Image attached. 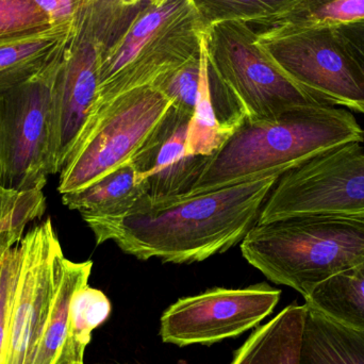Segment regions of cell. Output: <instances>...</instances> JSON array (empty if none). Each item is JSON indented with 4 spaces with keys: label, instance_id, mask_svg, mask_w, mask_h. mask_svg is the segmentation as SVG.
<instances>
[{
    "label": "cell",
    "instance_id": "7c38bea8",
    "mask_svg": "<svg viewBox=\"0 0 364 364\" xmlns=\"http://www.w3.org/2000/svg\"><path fill=\"white\" fill-rule=\"evenodd\" d=\"M102 53L97 45L74 36L64 53L53 85L49 122L51 175L63 170L93 117Z\"/></svg>",
    "mask_w": 364,
    "mask_h": 364
},
{
    "label": "cell",
    "instance_id": "5bb4252c",
    "mask_svg": "<svg viewBox=\"0 0 364 364\" xmlns=\"http://www.w3.org/2000/svg\"><path fill=\"white\" fill-rule=\"evenodd\" d=\"M92 267V261L62 258L50 314L33 364H85V350L73 341L70 308L75 293L89 284Z\"/></svg>",
    "mask_w": 364,
    "mask_h": 364
},
{
    "label": "cell",
    "instance_id": "f546056e",
    "mask_svg": "<svg viewBox=\"0 0 364 364\" xmlns=\"http://www.w3.org/2000/svg\"><path fill=\"white\" fill-rule=\"evenodd\" d=\"M149 4H154V6H160V4H164V2H166V0H149Z\"/></svg>",
    "mask_w": 364,
    "mask_h": 364
},
{
    "label": "cell",
    "instance_id": "ffe728a7",
    "mask_svg": "<svg viewBox=\"0 0 364 364\" xmlns=\"http://www.w3.org/2000/svg\"><path fill=\"white\" fill-rule=\"evenodd\" d=\"M149 4V0H79L75 38L89 41L104 53L122 38Z\"/></svg>",
    "mask_w": 364,
    "mask_h": 364
},
{
    "label": "cell",
    "instance_id": "277c9868",
    "mask_svg": "<svg viewBox=\"0 0 364 364\" xmlns=\"http://www.w3.org/2000/svg\"><path fill=\"white\" fill-rule=\"evenodd\" d=\"M203 31L192 0L149 4L122 38L100 55L97 104L91 122L115 98L153 85L198 55Z\"/></svg>",
    "mask_w": 364,
    "mask_h": 364
},
{
    "label": "cell",
    "instance_id": "ac0fdd59",
    "mask_svg": "<svg viewBox=\"0 0 364 364\" xmlns=\"http://www.w3.org/2000/svg\"><path fill=\"white\" fill-rule=\"evenodd\" d=\"M301 364H364V333L308 308Z\"/></svg>",
    "mask_w": 364,
    "mask_h": 364
},
{
    "label": "cell",
    "instance_id": "8992f818",
    "mask_svg": "<svg viewBox=\"0 0 364 364\" xmlns=\"http://www.w3.org/2000/svg\"><path fill=\"white\" fill-rule=\"evenodd\" d=\"M208 59L247 121L276 119L308 107L329 106L294 82L261 46L248 23L231 21L203 31Z\"/></svg>",
    "mask_w": 364,
    "mask_h": 364
},
{
    "label": "cell",
    "instance_id": "4316f807",
    "mask_svg": "<svg viewBox=\"0 0 364 364\" xmlns=\"http://www.w3.org/2000/svg\"><path fill=\"white\" fill-rule=\"evenodd\" d=\"M21 267V250L18 243L0 260V363L10 328Z\"/></svg>",
    "mask_w": 364,
    "mask_h": 364
},
{
    "label": "cell",
    "instance_id": "9c48e42d",
    "mask_svg": "<svg viewBox=\"0 0 364 364\" xmlns=\"http://www.w3.org/2000/svg\"><path fill=\"white\" fill-rule=\"evenodd\" d=\"M261 46L308 93L329 106L364 114V85L333 27L263 29Z\"/></svg>",
    "mask_w": 364,
    "mask_h": 364
},
{
    "label": "cell",
    "instance_id": "5b68a950",
    "mask_svg": "<svg viewBox=\"0 0 364 364\" xmlns=\"http://www.w3.org/2000/svg\"><path fill=\"white\" fill-rule=\"evenodd\" d=\"M172 106V100L153 85L132 90L107 105L60 172V194L78 192L134 164L155 143Z\"/></svg>",
    "mask_w": 364,
    "mask_h": 364
},
{
    "label": "cell",
    "instance_id": "d4e9b609",
    "mask_svg": "<svg viewBox=\"0 0 364 364\" xmlns=\"http://www.w3.org/2000/svg\"><path fill=\"white\" fill-rule=\"evenodd\" d=\"M51 27L50 19L34 0H0V44L34 36Z\"/></svg>",
    "mask_w": 364,
    "mask_h": 364
},
{
    "label": "cell",
    "instance_id": "f1b7e54d",
    "mask_svg": "<svg viewBox=\"0 0 364 364\" xmlns=\"http://www.w3.org/2000/svg\"><path fill=\"white\" fill-rule=\"evenodd\" d=\"M53 26L75 21L79 0H34Z\"/></svg>",
    "mask_w": 364,
    "mask_h": 364
},
{
    "label": "cell",
    "instance_id": "9a60e30c",
    "mask_svg": "<svg viewBox=\"0 0 364 364\" xmlns=\"http://www.w3.org/2000/svg\"><path fill=\"white\" fill-rule=\"evenodd\" d=\"M75 36V21L0 44V93L17 87L59 59Z\"/></svg>",
    "mask_w": 364,
    "mask_h": 364
},
{
    "label": "cell",
    "instance_id": "603a6c76",
    "mask_svg": "<svg viewBox=\"0 0 364 364\" xmlns=\"http://www.w3.org/2000/svg\"><path fill=\"white\" fill-rule=\"evenodd\" d=\"M46 210L43 191L12 190L0 184V260L23 237L28 224Z\"/></svg>",
    "mask_w": 364,
    "mask_h": 364
},
{
    "label": "cell",
    "instance_id": "7402d4cb",
    "mask_svg": "<svg viewBox=\"0 0 364 364\" xmlns=\"http://www.w3.org/2000/svg\"><path fill=\"white\" fill-rule=\"evenodd\" d=\"M230 134V132L225 130L218 122L215 109L212 102L209 64H208L207 51L203 44V36L198 98H197L194 113L188 123L186 153L190 156L210 157L224 144Z\"/></svg>",
    "mask_w": 364,
    "mask_h": 364
},
{
    "label": "cell",
    "instance_id": "83f0119b",
    "mask_svg": "<svg viewBox=\"0 0 364 364\" xmlns=\"http://www.w3.org/2000/svg\"><path fill=\"white\" fill-rule=\"evenodd\" d=\"M333 30L364 85V19L336 26Z\"/></svg>",
    "mask_w": 364,
    "mask_h": 364
},
{
    "label": "cell",
    "instance_id": "8fae6325",
    "mask_svg": "<svg viewBox=\"0 0 364 364\" xmlns=\"http://www.w3.org/2000/svg\"><path fill=\"white\" fill-rule=\"evenodd\" d=\"M19 246L21 274L0 364H33L64 257L50 218L28 231Z\"/></svg>",
    "mask_w": 364,
    "mask_h": 364
},
{
    "label": "cell",
    "instance_id": "30bf717a",
    "mask_svg": "<svg viewBox=\"0 0 364 364\" xmlns=\"http://www.w3.org/2000/svg\"><path fill=\"white\" fill-rule=\"evenodd\" d=\"M282 291L269 284L243 289L213 288L183 297L171 305L160 320L164 343L186 348L212 346L258 326L273 312Z\"/></svg>",
    "mask_w": 364,
    "mask_h": 364
},
{
    "label": "cell",
    "instance_id": "4fadbf2b",
    "mask_svg": "<svg viewBox=\"0 0 364 364\" xmlns=\"http://www.w3.org/2000/svg\"><path fill=\"white\" fill-rule=\"evenodd\" d=\"M190 121L172 106L157 140L134 164L149 203L186 196L203 171L208 157L186 153Z\"/></svg>",
    "mask_w": 364,
    "mask_h": 364
},
{
    "label": "cell",
    "instance_id": "2e32d148",
    "mask_svg": "<svg viewBox=\"0 0 364 364\" xmlns=\"http://www.w3.org/2000/svg\"><path fill=\"white\" fill-rule=\"evenodd\" d=\"M308 308L292 304L258 327L230 364H301Z\"/></svg>",
    "mask_w": 364,
    "mask_h": 364
},
{
    "label": "cell",
    "instance_id": "ba28073f",
    "mask_svg": "<svg viewBox=\"0 0 364 364\" xmlns=\"http://www.w3.org/2000/svg\"><path fill=\"white\" fill-rule=\"evenodd\" d=\"M64 53L33 78L0 93V184L6 188L43 191L51 175L49 122Z\"/></svg>",
    "mask_w": 364,
    "mask_h": 364
},
{
    "label": "cell",
    "instance_id": "d6986e66",
    "mask_svg": "<svg viewBox=\"0 0 364 364\" xmlns=\"http://www.w3.org/2000/svg\"><path fill=\"white\" fill-rule=\"evenodd\" d=\"M305 305L353 331L364 333V261L321 282Z\"/></svg>",
    "mask_w": 364,
    "mask_h": 364
},
{
    "label": "cell",
    "instance_id": "e0dca14e",
    "mask_svg": "<svg viewBox=\"0 0 364 364\" xmlns=\"http://www.w3.org/2000/svg\"><path fill=\"white\" fill-rule=\"evenodd\" d=\"M145 197L140 172L134 164L117 168L78 192L62 195V203L87 218H114L132 211Z\"/></svg>",
    "mask_w": 364,
    "mask_h": 364
},
{
    "label": "cell",
    "instance_id": "cb8c5ba5",
    "mask_svg": "<svg viewBox=\"0 0 364 364\" xmlns=\"http://www.w3.org/2000/svg\"><path fill=\"white\" fill-rule=\"evenodd\" d=\"M295 0H192L203 26L239 21L261 23L284 12Z\"/></svg>",
    "mask_w": 364,
    "mask_h": 364
},
{
    "label": "cell",
    "instance_id": "3957f363",
    "mask_svg": "<svg viewBox=\"0 0 364 364\" xmlns=\"http://www.w3.org/2000/svg\"><path fill=\"white\" fill-rule=\"evenodd\" d=\"M244 259L267 279L307 297L321 282L364 261V218L291 216L255 224Z\"/></svg>",
    "mask_w": 364,
    "mask_h": 364
},
{
    "label": "cell",
    "instance_id": "44dd1931",
    "mask_svg": "<svg viewBox=\"0 0 364 364\" xmlns=\"http://www.w3.org/2000/svg\"><path fill=\"white\" fill-rule=\"evenodd\" d=\"M360 19H364V0H295L284 12L259 25L263 29L299 30Z\"/></svg>",
    "mask_w": 364,
    "mask_h": 364
},
{
    "label": "cell",
    "instance_id": "7a4b0ae2",
    "mask_svg": "<svg viewBox=\"0 0 364 364\" xmlns=\"http://www.w3.org/2000/svg\"><path fill=\"white\" fill-rule=\"evenodd\" d=\"M350 142H364L356 117L335 106L308 107L282 117L245 121L208 157L186 196L279 175ZM182 197V196H181Z\"/></svg>",
    "mask_w": 364,
    "mask_h": 364
},
{
    "label": "cell",
    "instance_id": "52a82bcc",
    "mask_svg": "<svg viewBox=\"0 0 364 364\" xmlns=\"http://www.w3.org/2000/svg\"><path fill=\"white\" fill-rule=\"evenodd\" d=\"M364 218V149L350 142L282 174L256 224L299 215Z\"/></svg>",
    "mask_w": 364,
    "mask_h": 364
},
{
    "label": "cell",
    "instance_id": "484cf974",
    "mask_svg": "<svg viewBox=\"0 0 364 364\" xmlns=\"http://www.w3.org/2000/svg\"><path fill=\"white\" fill-rule=\"evenodd\" d=\"M200 79V53L181 68L158 79L153 87H157L173 102V108L192 117L196 107Z\"/></svg>",
    "mask_w": 364,
    "mask_h": 364
},
{
    "label": "cell",
    "instance_id": "6da1fadb",
    "mask_svg": "<svg viewBox=\"0 0 364 364\" xmlns=\"http://www.w3.org/2000/svg\"><path fill=\"white\" fill-rule=\"evenodd\" d=\"M279 177H263L158 203H149L144 197L124 215L85 222L97 245L113 241L122 252L139 260L201 262L242 242L258 220Z\"/></svg>",
    "mask_w": 364,
    "mask_h": 364
}]
</instances>
